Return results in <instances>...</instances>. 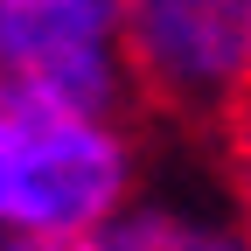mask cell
<instances>
[{
	"label": "cell",
	"instance_id": "1",
	"mask_svg": "<svg viewBox=\"0 0 251 251\" xmlns=\"http://www.w3.org/2000/svg\"><path fill=\"white\" fill-rule=\"evenodd\" d=\"M140 153L119 112L0 105V237H77L133 209Z\"/></svg>",
	"mask_w": 251,
	"mask_h": 251
},
{
	"label": "cell",
	"instance_id": "2",
	"mask_svg": "<svg viewBox=\"0 0 251 251\" xmlns=\"http://www.w3.org/2000/svg\"><path fill=\"white\" fill-rule=\"evenodd\" d=\"M119 49L140 98L196 126L251 112V0H126Z\"/></svg>",
	"mask_w": 251,
	"mask_h": 251
},
{
	"label": "cell",
	"instance_id": "3",
	"mask_svg": "<svg viewBox=\"0 0 251 251\" xmlns=\"http://www.w3.org/2000/svg\"><path fill=\"white\" fill-rule=\"evenodd\" d=\"M119 7L126 0H0V105L119 112L133 91Z\"/></svg>",
	"mask_w": 251,
	"mask_h": 251
},
{
	"label": "cell",
	"instance_id": "4",
	"mask_svg": "<svg viewBox=\"0 0 251 251\" xmlns=\"http://www.w3.org/2000/svg\"><path fill=\"white\" fill-rule=\"evenodd\" d=\"M133 224L147 251H251V216H209V209H140Z\"/></svg>",
	"mask_w": 251,
	"mask_h": 251
},
{
	"label": "cell",
	"instance_id": "5",
	"mask_svg": "<svg viewBox=\"0 0 251 251\" xmlns=\"http://www.w3.org/2000/svg\"><path fill=\"white\" fill-rule=\"evenodd\" d=\"M0 251H147V244H140L133 209H119L98 230H77V237H0Z\"/></svg>",
	"mask_w": 251,
	"mask_h": 251
},
{
	"label": "cell",
	"instance_id": "6",
	"mask_svg": "<svg viewBox=\"0 0 251 251\" xmlns=\"http://www.w3.org/2000/svg\"><path fill=\"white\" fill-rule=\"evenodd\" d=\"M230 133H237V188H244V216H251V112L230 126Z\"/></svg>",
	"mask_w": 251,
	"mask_h": 251
}]
</instances>
